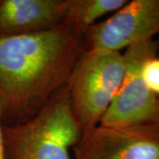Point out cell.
Masks as SVG:
<instances>
[{"label": "cell", "instance_id": "6", "mask_svg": "<svg viewBox=\"0 0 159 159\" xmlns=\"http://www.w3.org/2000/svg\"><path fill=\"white\" fill-rule=\"evenodd\" d=\"M159 34V0H133L84 34L86 50L119 51Z\"/></svg>", "mask_w": 159, "mask_h": 159}, {"label": "cell", "instance_id": "2", "mask_svg": "<svg viewBox=\"0 0 159 159\" xmlns=\"http://www.w3.org/2000/svg\"><path fill=\"white\" fill-rule=\"evenodd\" d=\"M6 159H70L81 136L67 85L54 94L36 115L17 125H4Z\"/></svg>", "mask_w": 159, "mask_h": 159}, {"label": "cell", "instance_id": "5", "mask_svg": "<svg viewBox=\"0 0 159 159\" xmlns=\"http://www.w3.org/2000/svg\"><path fill=\"white\" fill-rule=\"evenodd\" d=\"M72 149L75 159H159V122L98 125Z\"/></svg>", "mask_w": 159, "mask_h": 159}, {"label": "cell", "instance_id": "7", "mask_svg": "<svg viewBox=\"0 0 159 159\" xmlns=\"http://www.w3.org/2000/svg\"><path fill=\"white\" fill-rule=\"evenodd\" d=\"M64 20V0H0V37L50 29Z\"/></svg>", "mask_w": 159, "mask_h": 159}, {"label": "cell", "instance_id": "1", "mask_svg": "<svg viewBox=\"0 0 159 159\" xmlns=\"http://www.w3.org/2000/svg\"><path fill=\"white\" fill-rule=\"evenodd\" d=\"M84 33L62 22L43 31L0 37V105L5 125L24 123L67 85Z\"/></svg>", "mask_w": 159, "mask_h": 159}, {"label": "cell", "instance_id": "8", "mask_svg": "<svg viewBox=\"0 0 159 159\" xmlns=\"http://www.w3.org/2000/svg\"><path fill=\"white\" fill-rule=\"evenodd\" d=\"M127 0H64L63 22L84 33L97 20L110 12H115Z\"/></svg>", "mask_w": 159, "mask_h": 159}, {"label": "cell", "instance_id": "4", "mask_svg": "<svg viewBox=\"0 0 159 159\" xmlns=\"http://www.w3.org/2000/svg\"><path fill=\"white\" fill-rule=\"evenodd\" d=\"M159 42L148 39L125 49V74L119 91L99 125H126L159 122V97L149 90L142 76L143 64L157 56Z\"/></svg>", "mask_w": 159, "mask_h": 159}, {"label": "cell", "instance_id": "10", "mask_svg": "<svg viewBox=\"0 0 159 159\" xmlns=\"http://www.w3.org/2000/svg\"><path fill=\"white\" fill-rule=\"evenodd\" d=\"M0 159H6L4 124H3V119H2V108H1V105H0Z\"/></svg>", "mask_w": 159, "mask_h": 159}, {"label": "cell", "instance_id": "3", "mask_svg": "<svg viewBox=\"0 0 159 159\" xmlns=\"http://www.w3.org/2000/svg\"><path fill=\"white\" fill-rule=\"evenodd\" d=\"M125 74L123 53L86 50L69 79L71 107L81 134L100 124Z\"/></svg>", "mask_w": 159, "mask_h": 159}, {"label": "cell", "instance_id": "9", "mask_svg": "<svg viewBox=\"0 0 159 159\" xmlns=\"http://www.w3.org/2000/svg\"><path fill=\"white\" fill-rule=\"evenodd\" d=\"M142 76L148 89L159 97V57H149L143 64Z\"/></svg>", "mask_w": 159, "mask_h": 159}]
</instances>
